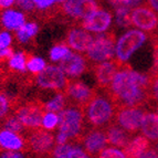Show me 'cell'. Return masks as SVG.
Instances as JSON below:
<instances>
[{"instance_id": "cell-1", "label": "cell", "mask_w": 158, "mask_h": 158, "mask_svg": "<svg viewBox=\"0 0 158 158\" xmlns=\"http://www.w3.org/2000/svg\"><path fill=\"white\" fill-rule=\"evenodd\" d=\"M149 77L125 65L112 80L108 94L118 105L140 106L149 98Z\"/></svg>"}, {"instance_id": "cell-2", "label": "cell", "mask_w": 158, "mask_h": 158, "mask_svg": "<svg viewBox=\"0 0 158 158\" xmlns=\"http://www.w3.org/2000/svg\"><path fill=\"white\" fill-rule=\"evenodd\" d=\"M147 34L143 30H128L118 39L115 45V56L119 63H124L131 59L143 44L147 41Z\"/></svg>"}, {"instance_id": "cell-3", "label": "cell", "mask_w": 158, "mask_h": 158, "mask_svg": "<svg viewBox=\"0 0 158 158\" xmlns=\"http://www.w3.org/2000/svg\"><path fill=\"white\" fill-rule=\"evenodd\" d=\"M114 102L105 96H94L86 105V117L91 125L104 126L113 119Z\"/></svg>"}, {"instance_id": "cell-4", "label": "cell", "mask_w": 158, "mask_h": 158, "mask_svg": "<svg viewBox=\"0 0 158 158\" xmlns=\"http://www.w3.org/2000/svg\"><path fill=\"white\" fill-rule=\"evenodd\" d=\"M115 35L113 33H98L87 49V58L96 63L112 60L115 56Z\"/></svg>"}, {"instance_id": "cell-5", "label": "cell", "mask_w": 158, "mask_h": 158, "mask_svg": "<svg viewBox=\"0 0 158 158\" xmlns=\"http://www.w3.org/2000/svg\"><path fill=\"white\" fill-rule=\"evenodd\" d=\"M83 126V113L77 108H66L59 112V132L69 138L79 136Z\"/></svg>"}, {"instance_id": "cell-6", "label": "cell", "mask_w": 158, "mask_h": 158, "mask_svg": "<svg viewBox=\"0 0 158 158\" xmlns=\"http://www.w3.org/2000/svg\"><path fill=\"white\" fill-rule=\"evenodd\" d=\"M37 83L45 90H62L65 89L68 84L64 72L60 66L56 65L45 66L42 71L38 73Z\"/></svg>"}, {"instance_id": "cell-7", "label": "cell", "mask_w": 158, "mask_h": 158, "mask_svg": "<svg viewBox=\"0 0 158 158\" xmlns=\"http://www.w3.org/2000/svg\"><path fill=\"white\" fill-rule=\"evenodd\" d=\"M144 113L145 111L139 106H123V108L116 114V122L125 131L134 134L140 129V123Z\"/></svg>"}, {"instance_id": "cell-8", "label": "cell", "mask_w": 158, "mask_h": 158, "mask_svg": "<svg viewBox=\"0 0 158 158\" xmlns=\"http://www.w3.org/2000/svg\"><path fill=\"white\" fill-rule=\"evenodd\" d=\"M132 22L133 26L143 31H155L158 28L157 12L150 7L137 6L132 10Z\"/></svg>"}, {"instance_id": "cell-9", "label": "cell", "mask_w": 158, "mask_h": 158, "mask_svg": "<svg viewBox=\"0 0 158 158\" xmlns=\"http://www.w3.org/2000/svg\"><path fill=\"white\" fill-rule=\"evenodd\" d=\"M112 20H113V16L108 11L96 9L83 19L82 27L90 32L102 33L107 31L112 23Z\"/></svg>"}, {"instance_id": "cell-10", "label": "cell", "mask_w": 158, "mask_h": 158, "mask_svg": "<svg viewBox=\"0 0 158 158\" xmlns=\"http://www.w3.org/2000/svg\"><path fill=\"white\" fill-rule=\"evenodd\" d=\"M65 93L71 102L75 103L81 107L86 106L94 98V91L90 86H87L83 82L73 81L68 83L65 86Z\"/></svg>"}, {"instance_id": "cell-11", "label": "cell", "mask_w": 158, "mask_h": 158, "mask_svg": "<svg viewBox=\"0 0 158 158\" xmlns=\"http://www.w3.org/2000/svg\"><path fill=\"white\" fill-rule=\"evenodd\" d=\"M96 9H98L96 0H65L63 3V11L74 19H84Z\"/></svg>"}, {"instance_id": "cell-12", "label": "cell", "mask_w": 158, "mask_h": 158, "mask_svg": "<svg viewBox=\"0 0 158 158\" xmlns=\"http://www.w3.org/2000/svg\"><path fill=\"white\" fill-rule=\"evenodd\" d=\"M43 111H44L43 108L35 104H28L19 108L16 115L20 118L24 127L37 129L40 126H42Z\"/></svg>"}, {"instance_id": "cell-13", "label": "cell", "mask_w": 158, "mask_h": 158, "mask_svg": "<svg viewBox=\"0 0 158 158\" xmlns=\"http://www.w3.org/2000/svg\"><path fill=\"white\" fill-rule=\"evenodd\" d=\"M59 66L64 72L66 77H77L86 70V62L79 53L70 52L65 58L60 61Z\"/></svg>"}, {"instance_id": "cell-14", "label": "cell", "mask_w": 158, "mask_h": 158, "mask_svg": "<svg viewBox=\"0 0 158 158\" xmlns=\"http://www.w3.org/2000/svg\"><path fill=\"white\" fill-rule=\"evenodd\" d=\"M122 66V63L118 61H104L100 62L95 66V77L98 85L101 87H108L111 84L112 80L114 79L115 74L117 73Z\"/></svg>"}, {"instance_id": "cell-15", "label": "cell", "mask_w": 158, "mask_h": 158, "mask_svg": "<svg viewBox=\"0 0 158 158\" xmlns=\"http://www.w3.org/2000/svg\"><path fill=\"white\" fill-rule=\"evenodd\" d=\"M93 37L90 31L83 29H72L69 31L66 42L71 49L79 52H86L93 42Z\"/></svg>"}, {"instance_id": "cell-16", "label": "cell", "mask_w": 158, "mask_h": 158, "mask_svg": "<svg viewBox=\"0 0 158 158\" xmlns=\"http://www.w3.org/2000/svg\"><path fill=\"white\" fill-rule=\"evenodd\" d=\"M29 145L34 153L45 154L52 152L54 145V136L47 131L38 129L29 137Z\"/></svg>"}, {"instance_id": "cell-17", "label": "cell", "mask_w": 158, "mask_h": 158, "mask_svg": "<svg viewBox=\"0 0 158 158\" xmlns=\"http://www.w3.org/2000/svg\"><path fill=\"white\" fill-rule=\"evenodd\" d=\"M107 143L106 133L101 129H94L85 136L83 145L89 156H98L101 150L107 145Z\"/></svg>"}, {"instance_id": "cell-18", "label": "cell", "mask_w": 158, "mask_h": 158, "mask_svg": "<svg viewBox=\"0 0 158 158\" xmlns=\"http://www.w3.org/2000/svg\"><path fill=\"white\" fill-rule=\"evenodd\" d=\"M140 131L149 140H158V114L145 112L140 123Z\"/></svg>"}, {"instance_id": "cell-19", "label": "cell", "mask_w": 158, "mask_h": 158, "mask_svg": "<svg viewBox=\"0 0 158 158\" xmlns=\"http://www.w3.org/2000/svg\"><path fill=\"white\" fill-rule=\"evenodd\" d=\"M106 136H107L108 144L113 145L114 147L125 148L131 140L128 132L119 125H111L106 129Z\"/></svg>"}, {"instance_id": "cell-20", "label": "cell", "mask_w": 158, "mask_h": 158, "mask_svg": "<svg viewBox=\"0 0 158 158\" xmlns=\"http://www.w3.org/2000/svg\"><path fill=\"white\" fill-rule=\"evenodd\" d=\"M52 156L56 158H87L89 154H86V152L81 147H77L65 143L58 144L56 147L53 148Z\"/></svg>"}, {"instance_id": "cell-21", "label": "cell", "mask_w": 158, "mask_h": 158, "mask_svg": "<svg viewBox=\"0 0 158 158\" xmlns=\"http://www.w3.org/2000/svg\"><path fill=\"white\" fill-rule=\"evenodd\" d=\"M0 147L7 150H20L24 147V143L18 133L6 128L0 132Z\"/></svg>"}, {"instance_id": "cell-22", "label": "cell", "mask_w": 158, "mask_h": 158, "mask_svg": "<svg viewBox=\"0 0 158 158\" xmlns=\"http://www.w3.org/2000/svg\"><path fill=\"white\" fill-rule=\"evenodd\" d=\"M150 147L149 139L146 136H136L129 140L127 146L124 148L126 157H140L146 149Z\"/></svg>"}, {"instance_id": "cell-23", "label": "cell", "mask_w": 158, "mask_h": 158, "mask_svg": "<svg viewBox=\"0 0 158 158\" xmlns=\"http://www.w3.org/2000/svg\"><path fill=\"white\" fill-rule=\"evenodd\" d=\"M1 22L3 27L8 30H18L26 23V17L22 12L12 10H6L1 16Z\"/></svg>"}, {"instance_id": "cell-24", "label": "cell", "mask_w": 158, "mask_h": 158, "mask_svg": "<svg viewBox=\"0 0 158 158\" xmlns=\"http://www.w3.org/2000/svg\"><path fill=\"white\" fill-rule=\"evenodd\" d=\"M115 20L117 26L122 27V28H129V27H132V9L127 8V7L116 8Z\"/></svg>"}, {"instance_id": "cell-25", "label": "cell", "mask_w": 158, "mask_h": 158, "mask_svg": "<svg viewBox=\"0 0 158 158\" xmlns=\"http://www.w3.org/2000/svg\"><path fill=\"white\" fill-rule=\"evenodd\" d=\"M38 32V26L33 22L24 23L22 27H20L17 31V38L20 42H27L32 37H34Z\"/></svg>"}, {"instance_id": "cell-26", "label": "cell", "mask_w": 158, "mask_h": 158, "mask_svg": "<svg viewBox=\"0 0 158 158\" xmlns=\"http://www.w3.org/2000/svg\"><path fill=\"white\" fill-rule=\"evenodd\" d=\"M64 106H65V96L63 94H56L54 98H52L49 102H47L43 105V110L45 112L59 113L62 110H64Z\"/></svg>"}, {"instance_id": "cell-27", "label": "cell", "mask_w": 158, "mask_h": 158, "mask_svg": "<svg viewBox=\"0 0 158 158\" xmlns=\"http://www.w3.org/2000/svg\"><path fill=\"white\" fill-rule=\"evenodd\" d=\"M27 59L28 58H27L26 53H16L9 59V66L16 71L24 72L27 69Z\"/></svg>"}, {"instance_id": "cell-28", "label": "cell", "mask_w": 158, "mask_h": 158, "mask_svg": "<svg viewBox=\"0 0 158 158\" xmlns=\"http://www.w3.org/2000/svg\"><path fill=\"white\" fill-rule=\"evenodd\" d=\"M45 61L38 56H31L27 59V69L34 74H38L45 68Z\"/></svg>"}, {"instance_id": "cell-29", "label": "cell", "mask_w": 158, "mask_h": 158, "mask_svg": "<svg viewBox=\"0 0 158 158\" xmlns=\"http://www.w3.org/2000/svg\"><path fill=\"white\" fill-rule=\"evenodd\" d=\"M71 52L70 49L66 47L65 44H58L54 48H52L50 51V59L51 61H54V62H60L63 58H65L69 53Z\"/></svg>"}, {"instance_id": "cell-30", "label": "cell", "mask_w": 158, "mask_h": 158, "mask_svg": "<svg viewBox=\"0 0 158 158\" xmlns=\"http://www.w3.org/2000/svg\"><path fill=\"white\" fill-rule=\"evenodd\" d=\"M59 125V114L56 112H45L42 119V127L45 129H54Z\"/></svg>"}, {"instance_id": "cell-31", "label": "cell", "mask_w": 158, "mask_h": 158, "mask_svg": "<svg viewBox=\"0 0 158 158\" xmlns=\"http://www.w3.org/2000/svg\"><path fill=\"white\" fill-rule=\"evenodd\" d=\"M5 127L15 133H21L22 131H23L24 125L22 124V122L20 121V118H19L18 116L13 115L7 118V121H6V123H5Z\"/></svg>"}, {"instance_id": "cell-32", "label": "cell", "mask_w": 158, "mask_h": 158, "mask_svg": "<svg viewBox=\"0 0 158 158\" xmlns=\"http://www.w3.org/2000/svg\"><path fill=\"white\" fill-rule=\"evenodd\" d=\"M98 157L102 158H125L126 154L124 150L119 149L118 147H110L103 148L101 153L98 154Z\"/></svg>"}, {"instance_id": "cell-33", "label": "cell", "mask_w": 158, "mask_h": 158, "mask_svg": "<svg viewBox=\"0 0 158 158\" xmlns=\"http://www.w3.org/2000/svg\"><path fill=\"white\" fill-rule=\"evenodd\" d=\"M112 7L119 8V7H127V8H135L137 6H140L143 0H106Z\"/></svg>"}, {"instance_id": "cell-34", "label": "cell", "mask_w": 158, "mask_h": 158, "mask_svg": "<svg viewBox=\"0 0 158 158\" xmlns=\"http://www.w3.org/2000/svg\"><path fill=\"white\" fill-rule=\"evenodd\" d=\"M150 83H149V94L152 98L158 102V73H152L149 77Z\"/></svg>"}, {"instance_id": "cell-35", "label": "cell", "mask_w": 158, "mask_h": 158, "mask_svg": "<svg viewBox=\"0 0 158 158\" xmlns=\"http://www.w3.org/2000/svg\"><path fill=\"white\" fill-rule=\"evenodd\" d=\"M35 3V7L40 10H45V9L51 8L56 2H58V0H33Z\"/></svg>"}, {"instance_id": "cell-36", "label": "cell", "mask_w": 158, "mask_h": 158, "mask_svg": "<svg viewBox=\"0 0 158 158\" xmlns=\"http://www.w3.org/2000/svg\"><path fill=\"white\" fill-rule=\"evenodd\" d=\"M9 111V102L6 96L0 94V118H2L7 115Z\"/></svg>"}, {"instance_id": "cell-37", "label": "cell", "mask_w": 158, "mask_h": 158, "mask_svg": "<svg viewBox=\"0 0 158 158\" xmlns=\"http://www.w3.org/2000/svg\"><path fill=\"white\" fill-rule=\"evenodd\" d=\"M16 1L20 8L23 9L24 11H28V12L32 11L35 7L33 0H16Z\"/></svg>"}, {"instance_id": "cell-38", "label": "cell", "mask_w": 158, "mask_h": 158, "mask_svg": "<svg viewBox=\"0 0 158 158\" xmlns=\"http://www.w3.org/2000/svg\"><path fill=\"white\" fill-rule=\"evenodd\" d=\"M11 42H12V39H11V34L9 32H0V48L10 47Z\"/></svg>"}, {"instance_id": "cell-39", "label": "cell", "mask_w": 158, "mask_h": 158, "mask_svg": "<svg viewBox=\"0 0 158 158\" xmlns=\"http://www.w3.org/2000/svg\"><path fill=\"white\" fill-rule=\"evenodd\" d=\"M0 157L2 158H22L23 154L19 153V150H7L3 154H0Z\"/></svg>"}, {"instance_id": "cell-40", "label": "cell", "mask_w": 158, "mask_h": 158, "mask_svg": "<svg viewBox=\"0 0 158 158\" xmlns=\"http://www.w3.org/2000/svg\"><path fill=\"white\" fill-rule=\"evenodd\" d=\"M13 56V50L11 48H0V59H10Z\"/></svg>"}, {"instance_id": "cell-41", "label": "cell", "mask_w": 158, "mask_h": 158, "mask_svg": "<svg viewBox=\"0 0 158 158\" xmlns=\"http://www.w3.org/2000/svg\"><path fill=\"white\" fill-rule=\"evenodd\" d=\"M158 152H156L155 149H153V148H148V149H146L144 153L140 155L139 158H157L158 157Z\"/></svg>"}, {"instance_id": "cell-42", "label": "cell", "mask_w": 158, "mask_h": 158, "mask_svg": "<svg viewBox=\"0 0 158 158\" xmlns=\"http://www.w3.org/2000/svg\"><path fill=\"white\" fill-rule=\"evenodd\" d=\"M68 140L69 137L65 134L59 132L58 136H56V144H65V143H68Z\"/></svg>"}, {"instance_id": "cell-43", "label": "cell", "mask_w": 158, "mask_h": 158, "mask_svg": "<svg viewBox=\"0 0 158 158\" xmlns=\"http://www.w3.org/2000/svg\"><path fill=\"white\" fill-rule=\"evenodd\" d=\"M15 2L16 0H0V8H9Z\"/></svg>"}, {"instance_id": "cell-44", "label": "cell", "mask_w": 158, "mask_h": 158, "mask_svg": "<svg viewBox=\"0 0 158 158\" xmlns=\"http://www.w3.org/2000/svg\"><path fill=\"white\" fill-rule=\"evenodd\" d=\"M147 3L155 12L158 13V0H147Z\"/></svg>"}, {"instance_id": "cell-45", "label": "cell", "mask_w": 158, "mask_h": 158, "mask_svg": "<svg viewBox=\"0 0 158 158\" xmlns=\"http://www.w3.org/2000/svg\"><path fill=\"white\" fill-rule=\"evenodd\" d=\"M65 0H58V2H64Z\"/></svg>"}, {"instance_id": "cell-46", "label": "cell", "mask_w": 158, "mask_h": 158, "mask_svg": "<svg viewBox=\"0 0 158 158\" xmlns=\"http://www.w3.org/2000/svg\"><path fill=\"white\" fill-rule=\"evenodd\" d=\"M157 152H158V144H157Z\"/></svg>"}, {"instance_id": "cell-47", "label": "cell", "mask_w": 158, "mask_h": 158, "mask_svg": "<svg viewBox=\"0 0 158 158\" xmlns=\"http://www.w3.org/2000/svg\"><path fill=\"white\" fill-rule=\"evenodd\" d=\"M157 112H158V107H157Z\"/></svg>"}]
</instances>
